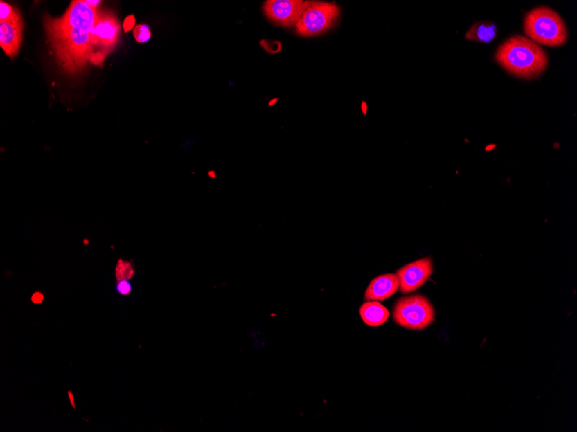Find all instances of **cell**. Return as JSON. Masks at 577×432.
I'll return each mask as SVG.
<instances>
[{
  "mask_svg": "<svg viewBox=\"0 0 577 432\" xmlns=\"http://www.w3.org/2000/svg\"><path fill=\"white\" fill-rule=\"evenodd\" d=\"M121 33V24L114 12L99 10L91 33V64L100 65L114 51Z\"/></svg>",
  "mask_w": 577,
  "mask_h": 432,
  "instance_id": "5b68a950",
  "label": "cell"
},
{
  "mask_svg": "<svg viewBox=\"0 0 577 432\" xmlns=\"http://www.w3.org/2000/svg\"><path fill=\"white\" fill-rule=\"evenodd\" d=\"M135 26V17L134 16H128L127 19H125L123 27L125 33L127 31L131 30L132 28Z\"/></svg>",
  "mask_w": 577,
  "mask_h": 432,
  "instance_id": "e0dca14e",
  "label": "cell"
},
{
  "mask_svg": "<svg viewBox=\"0 0 577 432\" xmlns=\"http://www.w3.org/2000/svg\"><path fill=\"white\" fill-rule=\"evenodd\" d=\"M134 35L135 40L139 44H145L149 42L152 37V33L148 26L145 24H139L134 27Z\"/></svg>",
  "mask_w": 577,
  "mask_h": 432,
  "instance_id": "9a60e30c",
  "label": "cell"
},
{
  "mask_svg": "<svg viewBox=\"0 0 577 432\" xmlns=\"http://www.w3.org/2000/svg\"><path fill=\"white\" fill-rule=\"evenodd\" d=\"M497 34V27L492 22H478L472 26L466 33V39L478 43H491Z\"/></svg>",
  "mask_w": 577,
  "mask_h": 432,
  "instance_id": "7c38bea8",
  "label": "cell"
},
{
  "mask_svg": "<svg viewBox=\"0 0 577 432\" xmlns=\"http://www.w3.org/2000/svg\"><path fill=\"white\" fill-rule=\"evenodd\" d=\"M99 10L91 8L85 0H75L62 17H44L51 53L69 75H76L91 64V33Z\"/></svg>",
  "mask_w": 577,
  "mask_h": 432,
  "instance_id": "6da1fadb",
  "label": "cell"
},
{
  "mask_svg": "<svg viewBox=\"0 0 577 432\" xmlns=\"http://www.w3.org/2000/svg\"><path fill=\"white\" fill-rule=\"evenodd\" d=\"M400 290L396 273H387L374 278L367 287L364 298L366 301H384Z\"/></svg>",
  "mask_w": 577,
  "mask_h": 432,
  "instance_id": "9c48e42d",
  "label": "cell"
},
{
  "mask_svg": "<svg viewBox=\"0 0 577 432\" xmlns=\"http://www.w3.org/2000/svg\"><path fill=\"white\" fill-rule=\"evenodd\" d=\"M135 275L134 269L130 264V262L123 261V260H118L115 269V276L118 282L122 280L131 279Z\"/></svg>",
  "mask_w": 577,
  "mask_h": 432,
  "instance_id": "5bb4252c",
  "label": "cell"
},
{
  "mask_svg": "<svg viewBox=\"0 0 577 432\" xmlns=\"http://www.w3.org/2000/svg\"><path fill=\"white\" fill-rule=\"evenodd\" d=\"M340 14L337 5L310 1L296 24V33L302 37H314L333 27Z\"/></svg>",
  "mask_w": 577,
  "mask_h": 432,
  "instance_id": "8992f818",
  "label": "cell"
},
{
  "mask_svg": "<svg viewBox=\"0 0 577 432\" xmlns=\"http://www.w3.org/2000/svg\"><path fill=\"white\" fill-rule=\"evenodd\" d=\"M524 33L535 44L549 47H562L568 34L562 17L547 6L538 7L524 17Z\"/></svg>",
  "mask_w": 577,
  "mask_h": 432,
  "instance_id": "3957f363",
  "label": "cell"
},
{
  "mask_svg": "<svg viewBox=\"0 0 577 432\" xmlns=\"http://www.w3.org/2000/svg\"><path fill=\"white\" fill-rule=\"evenodd\" d=\"M116 290L121 295L127 296V295L132 293V284L127 280H120V282H118L117 283Z\"/></svg>",
  "mask_w": 577,
  "mask_h": 432,
  "instance_id": "2e32d148",
  "label": "cell"
},
{
  "mask_svg": "<svg viewBox=\"0 0 577 432\" xmlns=\"http://www.w3.org/2000/svg\"><path fill=\"white\" fill-rule=\"evenodd\" d=\"M309 3L301 0H269L265 3L264 12L272 22L292 26L297 23Z\"/></svg>",
  "mask_w": 577,
  "mask_h": 432,
  "instance_id": "ba28073f",
  "label": "cell"
},
{
  "mask_svg": "<svg viewBox=\"0 0 577 432\" xmlns=\"http://www.w3.org/2000/svg\"><path fill=\"white\" fill-rule=\"evenodd\" d=\"M86 3H87V6L91 7V8L99 9V7L98 6L100 5L101 1H99V0H98V1H92V0H86Z\"/></svg>",
  "mask_w": 577,
  "mask_h": 432,
  "instance_id": "d6986e66",
  "label": "cell"
},
{
  "mask_svg": "<svg viewBox=\"0 0 577 432\" xmlns=\"http://www.w3.org/2000/svg\"><path fill=\"white\" fill-rule=\"evenodd\" d=\"M87 240H84V245H87Z\"/></svg>",
  "mask_w": 577,
  "mask_h": 432,
  "instance_id": "44dd1931",
  "label": "cell"
},
{
  "mask_svg": "<svg viewBox=\"0 0 577 432\" xmlns=\"http://www.w3.org/2000/svg\"><path fill=\"white\" fill-rule=\"evenodd\" d=\"M495 59L511 75L527 80L540 76L548 66L543 49L521 36L511 37L503 43L496 52Z\"/></svg>",
  "mask_w": 577,
  "mask_h": 432,
  "instance_id": "7a4b0ae2",
  "label": "cell"
},
{
  "mask_svg": "<svg viewBox=\"0 0 577 432\" xmlns=\"http://www.w3.org/2000/svg\"><path fill=\"white\" fill-rule=\"evenodd\" d=\"M68 395H69V400H71V405L73 406V408L76 410V406L75 402H73V397H75V396L73 395V393H72L71 391H69Z\"/></svg>",
  "mask_w": 577,
  "mask_h": 432,
  "instance_id": "ffe728a7",
  "label": "cell"
},
{
  "mask_svg": "<svg viewBox=\"0 0 577 432\" xmlns=\"http://www.w3.org/2000/svg\"><path fill=\"white\" fill-rule=\"evenodd\" d=\"M0 10V22H17L22 20L19 10L9 3L1 1Z\"/></svg>",
  "mask_w": 577,
  "mask_h": 432,
  "instance_id": "4fadbf2b",
  "label": "cell"
},
{
  "mask_svg": "<svg viewBox=\"0 0 577 432\" xmlns=\"http://www.w3.org/2000/svg\"><path fill=\"white\" fill-rule=\"evenodd\" d=\"M433 273L431 258H425L402 267L396 272L400 293L409 294L424 286Z\"/></svg>",
  "mask_w": 577,
  "mask_h": 432,
  "instance_id": "52a82bcc",
  "label": "cell"
},
{
  "mask_svg": "<svg viewBox=\"0 0 577 432\" xmlns=\"http://www.w3.org/2000/svg\"><path fill=\"white\" fill-rule=\"evenodd\" d=\"M359 315L370 327H379L388 321L390 312L379 301H366L359 308Z\"/></svg>",
  "mask_w": 577,
  "mask_h": 432,
  "instance_id": "8fae6325",
  "label": "cell"
},
{
  "mask_svg": "<svg viewBox=\"0 0 577 432\" xmlns=\"http://www.w3.org/2000/svg\"><path fill=\"white\" fill-rule=\"evenodd\" d=\"M44 300V295L41 291H36L31 296V301L34 304H41Z\"/></svg>",
  "mask_w": 577,
  "mask_h": 432,
  "instance_id": "ac0fdd59",
  "label": "cell"
},
{
  "mask_svg": "<svg viewBox=\"0 0 577 432\" xmlns=\"http://www.w3.org/2000/svg\"><path fill=\"white\" fill-rule=\"evenodd\" d=\"M23 39V21L0 22V46L10 58L16 57Z\"/></svg>",
  "mask_w": 577,
  "mask_h": 432,
  "instance_id": "30bf717a",
  "label": "cell"
},
{
  "mask_svg": "<svg viewBox=\"0 0 577 432\" xmlns=\"http://www.w3.org/2000/svg\"><path fill=\"white\" fill-rule=\"evenodd\" d=\"M393 315L401 327L421 331L435 321L436 311L427 298L414 294L400 298L394 305Z\"/></svg>",
  "mask_w": 577,
  "mask_h": 432,
  "instance_id": "277c9868",
  "label": "cell"
}]
</instances>
